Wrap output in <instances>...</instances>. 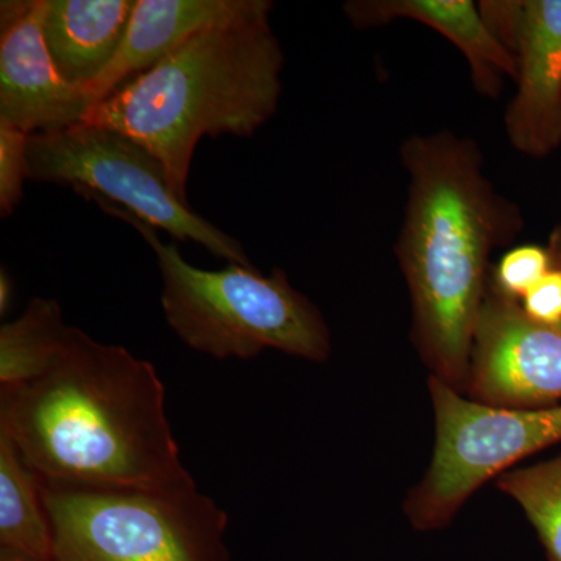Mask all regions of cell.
<instances>
[{
	"instance_id": "6da1fadb",
	"label": "cell",
	"mask_w": 561,
	"mask_h": 561,
	"mask_svg": "<svg viewBox=\"0 0 561 561\" xmlns=\"http://www.w3.org/2000/svg\"><path fill=\"white\" fill-rule=\"evenodd\" d=\"M0 431L43 481L124 489H183L165 411V389L149 360L70 327L35 378L0 386Z\"/></svg>"
},
{
	"instance_id": "7a4b0ae2",
	"label": "cell",
	"mask_w": 561,
	"mask_h": 561,
	"mask_svg": "<svg viewBox=\"0 0 561 561\" xmlns=\"http://www.w3.org/2000/svg\"><path fill=\"white\" fill-rule=\"evenodd\" d=\"M401 160L409 195L397 253L416 343L435 378L457 390L470 375L491 251L522 232L523 217L494 190L474 140L451 131L411 136Z\"/></svg>"
},
{
	"instance_id": "3957f363",
	"label": "cell",
	"mask_w": 561,
	"mask_h": 561,
	"mask_svg": "<svg viewBox=\"0 0 561 561\" xmlns=\"http://www.w3.org/2000/svg\"><path fill=\"white\" fill-rule=\"evenodd\" d=\"M268 0L195 33L153 68L95 103L84 124L130 136L164 164L187 202L192 158L202 138H249L275 116L284 51Z\"/></svg>"
},
{
	"instance_id": "277c9868",
	"label": "cell",
	"mask_w": 561,
	"mask_h": 561,
	"mask_svg": "<svg viewBox=\"0 0 561 561\" xmlns=\"http://www.w3.org/2000/svg\"><path fill=\"white\" fill-rule=\"evenodd\" d=\"M110 216L138 231L157 257L165 321L184 345L214 359L249 360L273 348L324 362L331 335L319 309L290 286L286 272L264 276L256 267L228 264L205 271L184 260L175 243L121 206L91 197Z\"/></svg>"
},
{
	"instance_id": "5b68a950",
	"label": "cell",
	"mask_w": 561,
	"mask_h": 561,
	"mask_svg": "<svg viewBox=\"0 0 561 561\" xmlns=\"http://www.w3.org/2000/svg\"><path fill=\"white\" fill-rule=\"evenodd\" d=\"M39 486L54 561H230L227 512L197 485Z\"/></svg>"
},
{
	"instance_id": "8992f818",
	"label": "cell",
	"mask_w": 561,
	"mask_h": 561,
	"mask_svg": "<svg viewBox=\"0 0 561 561\" xmlns=\"http://www.w3.org/2000/svg\"><path fill=\"white\" fill-rule=\"evenodd\" d=\"M28 180L62 184L84 198L99 197L169 232L194 242L228 264L251 267L242 243L198 216L176 197L164 164L124 133L79 124L28 136Z\"/></svg>"
},
{
	"instance_id": "52a82bcc",
	"label": "cell",
	"mask_w": 561,
	"mask_h": 561,
	"mask_svg": "<svg viewBox=\"0 0 561 561\" xmlns=\"http://www.w3.org/2000/svg\"><path fill=\"white\" fill-rule=\"evenodd\" d=\"M437 442L430 471L409 494L405 513L420 530L451 522L493 476L561 440V408H494L431 378Z\"/></svg>"
},
{
	"instance_id": "ba28073f",
	"label": "cell",
	"mask_w": 561,
	"mask_h": 561,
	"mask_svg": "<svg viewBox=\"0 0 561 561\" xmlns=\"http://www.w3.org/2000/svg\"><path fill=\"white\" fill-rule=\"evenodd\" d=\"M468 381L478 402L494 408L561 400V323L530 319L519 301L491 287L476 324Z\"/></svg>"
},
{
	"instance_id": "9c48e42d",
	"label": "cell",
	"mask_w": 561,
	"mask_h": 561,
	"mask_svg": "<svg viewBox=\"0 0 561 561\" xmlns=\"http://www.w3.org/2000/svg\"><path fill=\"white\" fill-rule=\"evenodd\" d=\"M46 0L0 3V124L25 135L83 124L90 98L68 83L44 43Z\"/></svg>"
},
{
	"instance_id": "30bf717a",
	"label": "cell",
	"mask_w": 561,
	"mask_h": 561,
	"mask_svg": "<svg viewBox=\"0 0 561 561\" xmlns=\"http://www.w3.org/2000/svg\"><path fill=\"white\" fill-rule=\"evenodd\" d=\"M515 58L505 133L519 153L540 160L561 146V0H524Z\"/></svg>"
},
{
	"instance_id": "8fae6325",
	"label": "cell",
	"mask_w": 561,
	"mask_h": 561,
	"mask_svg": "<svg viewBox=\"0 0 561 561\" xmlns=\"http://www.w3.org/2000/svg\"><path fill=\"white\" fill-rule=\"evenodd\" d=\"M343 11L357 28L381 27L397 20L434 28L465 55L481 95L497 98L504 77H516L515 55L494 38L471 0H351Z\"/></svg>"
},
{
	"instance_id": "7c38bea8",
	"label": "cell",
	"mask_w": 561,
	"mask_h": 561,
	"mask_svg": "<svg viewBox=\"0 0 561 561\" xmlns=\"http://www.w3.org/2000/svg\"><path fill=\"white\" fill-rule=\"evenodd\" d=\"M245 5L247 0H136L119 51L88 88L92 106L125 81L157 66L195 33L227 20Z\"/></svg>"
},
{
	"instance_id": "4fadbf2b",
	"label": "cell",
	"mask_w": 561,
	"mask_h": 561,
	"mask_svg": "<svg viewBox=\"0 0 561 561\" xmlns=\"http://www.w3.org/2000/svg\"><path fill=\"white\" fill-rule=\"evenodd\" d=\"M135 7L136 0H46L41 31L62 79L87 92L119 51Z\"/></svg>"
},
{
	"instance_id": "5bb4252c",
	"label": "cell",
	"mask_w": 561,
	"mask_h": 561,
	"mask_svg": "<svg viewBox=\"0 0 561 561\" xmlns=\"http://www.w3.org/2000/svg\"><path fill=\"white\" fill-rule=\"evenodd\" d=\"M0 548L54 561V540L38 476L0 431Z\"/></svg>"
},
{
	"instance_id": "9a60e30c",
	"label": "cell",
	"mask_w": 561,
	"mask_h": 561,
	"mask_svg": "<svg viewBox=\"0 0 561 561\" xmlns=\"http://www.w3.org/2000/svg\"><path fill=\"white\" fill-rule=\"evenodd\" d=\"M69 330L60 302L33 298L20 319L0 328V386L28 381L46 370Z\"/></svg>"
},
{
	"instance_id": "2e32d148",
	"label": "cell",
	"mask_w": 561,
	"mask_h": 561,
	"mask_svg": "<svg viewBox=\"0 0 561 561\" xmlns=\"http://www.w3.org/2000/svg\"><path fill=\"white\" fill-rule=\"evenodd\" d=\"M497 485L522 505L548 560L561 561V456L531 468L504 472Z\"/></svg>"
},
{
	"instance_id": "e0dca14e",
	"label": "cell",
	"mask_w": 561,
	"mask_h": 561,
	"mask_svg": "<svg viewBox=\"0 0 561 561\" xmlns=\"http://www.w3.org/2000/svg\"><path fill=\"white\" fill-rule=\"evenodd\" d=\"M551 268V256L546 247L534 243L515 247L502 256L491 287L504 297L519 301Z\"/></svg>"
},
{
	"instance_id": "ac0fdd59",
	"label": "cell",
	"mask_w": 561,
	"mask_h": 561,
	"mask_svg": "<svg viewBox=\"0 0 561 561\" xmlns=\"http://www.w3.org/2000/svg\"><path fill=\"white\" fill-rule=\"evenodd\" d=\"M28 135L0 124V213L11 216L24 194L28 180L27 164Z\"/></svg>"
},
{
	"instance_id": "d6986e66",
	"label": "cell",
	"mask_w": 561,
	"mask_h": 561,
	"mask_svg": "<svg viewBox=\"0 0 561 561\" xmlns=\"http://www.w3.org/2000/svg\"><path fill=\"white\" fill-rule=\"evenodd\" d=\"M530 319L546 324L561 323V271L551 268L523 298Z\"/></svg>"
},
{
	"instance_id": "ffe728a7",
	"label": "cell",
	"mask_w": 561,
	"mask_h": 561,
	"mask_svg": "<svg viewBox=\"0 0 561 561\" xmlns=\"http://www.w3.org/2000/svg\"><path fill=\"white\" fill-rule=\"evenodd\" d=\"M524 0H502V2L479 3V11L489 31L500 41L505 49L515 55L518 43L519 27H522Z\"/></svg>"
},
{
	"instance_id": "44dd1931",
	"label": "cell",
	"mask_w": 561,
	"mask_h": 561,
	"mask_svg": "<svg viewBox=\"0 0 561 561\" xmlns=\"http://www.w3.org/2000/svg\"><path fill=\"white\" fill-rule=\"evenodd\" d=\"M13 301V279L10 273L2 268L0 271V313L5 316L10 311Z\"/></svg>"
},
{
	"instance_id": "7402d4cb",
	"label": "cell",
	"mask_w": 561,
	"mask_h": 561,
	"mask_svg": "<svg viewBox=\"0 0 561 561\" xmlns=\"http://www.w3.org/2000/svg\"><path fill=\"white\" fill-rule=\"evenodd\" d=\"M549 256H551L552 268L561 271V227H557L549 238L548 247Z\"/></svg>"
},
{
	"instance_id": "603a6c76",
	"label": "cell",
	"mask_w": 561,
	"mask_h": 561,
	"mask_svg": "<svg viewBox=\"0 0 561 561\" xmlns=\"http://www.w3.org/2000/svg\"><path fill=\"white\" fill-rule=\"evenodd\" d=\"M0 561H41L27 553L14 551V549L0 548Z\"/></svg>"
}]
</instances>
